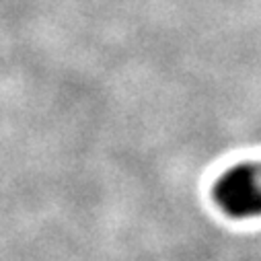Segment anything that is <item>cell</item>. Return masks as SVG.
<instances>
[{
    "instance_id": "obj_1",
    "label": "cell",
    "mask_w": 261,
    "mask_h": 261,
    "mask_svg": "<svg viewBox=\"0 0 261 261\" xmlns=\"http://www.w3.org/2000/svg\"><path fill=\"white\" fill-rule=\"evenodd\" d=\"M216 204L232 218H255L261 214V173L253 165L228 169L214 185Z\"/></svg>"
}]
</instances>
